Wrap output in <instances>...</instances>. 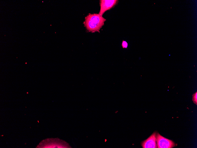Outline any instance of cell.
<instances>
[{"mask_svg": "<svg viewBox=\"0 0 197 148\" xmlns=\"http://www.w3.org/2000/svg\"><path fill=\"white\" fill-rule=\"evenodd\" d=\"M106 19L98 14L89 13L85 18L84 26L87 30L91 32H99L104 25Z\"/></svg>", "mask_w": 197, "mask_h": 148, "instance_id": "cell-1", "label": "cell"}, {"mask_svg": "<svg viewBox=\"0 0 197 148\" xmlns=\"http://www.w3.org/2000/svg\"><path fill=\"white\" fill-rule=\"evenodd\" d=\"M156 142L158 148H172L176 145L172 140L163 137L158 133L156 134Z\"/></svg>", "mask_w": 197, "mask_h": 148, "instance_id": "cell-2", "label": "cell"}, {"mask_svg": "<svg viewBox=\"0 0 197 148\" xmlns=\"http://www.w3.org/2000/svg\"><path fill=\"white\" fill-rule=\"evenodd\" d=\"M117 0H101L100 1V9L98 14L101 16L106 11L110 9L117 4Z\"/></svg>", "mask_w": 197, "mask_h": 148, "instance_id": "cell-3", "label": "cell"}, {"mask_svg": "<svg viewBox=\"0 0 197 148\" xmlns=\"http://www.w3.org/2000/svg\"><path fill=\"white\" fill-rule=\"evenodd\" d=\"M157 133L154 132L147 139L142 141L141 143L143 148H157L156 142V135Z\"/></svg>", "mask_w": 197, "mask_h": 148, "instance_id": "cell-4", "label": "cell"}, {"mask_svg": "<svg viewBox=\"0 0 197 148\" xmlns=\"http://www.w3.org/2000/svg\"><path fill=\"white\" fill-rule=\"evenodd\" d=\"M197 92H196L193 95V103L197 105Z\"/></svg>", "mask_w": 197, "mask_h": 148, "instance_id": "cell-5", "label": "cell"}, {"mask_svg": "<svg viewBox=\"0 0 197 148\" xmlns=\"http://www.w3.org/2000/svg\"><path fill=\"white\" fill-rule=\"evenodd\" d=\"M128 45V44L125 41L123 40L122 44V46L123 48H127Z\"/></svg>", "mask_w": 197, "mask_h": 148, "instance_id": "cell-6", "label": "cell"}]
</instances>
